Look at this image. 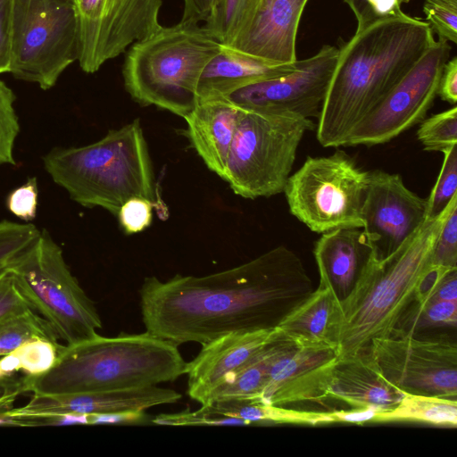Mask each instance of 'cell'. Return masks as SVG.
Returning <instances> with one entry per match:
<instances>
[{
	"label": "cell",
	"mask_w": 457,
	"mask_h": 457,
	"mask_svg": "<svg viewBox=\"0 0 457 457\" xmlns=\"http://www.w3.org/2000/svg\"><path fill=\"white\" fill-rule=\"evenodd\" d=\"M301 259L279 245L205 276L147 277L139 289L145 332L176 345L275 328L312 292Z\"/></svg>",
	"instance_id": "6da1fadb"
},
{
	"label": "cell",
	"mask_w": 457,
	"mask_h": 457,
	"mask_svg": "<svg viewBox=\"0 0 457 457\" xmlns=\"http://www.w3.org/2000/svg\"><path fill=\"white\" fill-rule=\"evenodd\" d=\"M430 26L404 14L379 21L338 48L317 139L345 146L352 129L409 72L435 42Z\"/></svg>",
	"instance_id": "7a4b0ae2"
},
{
	"label": "cell",
	"mask_w": 457,
	"mask_h": 457,
	"mask_svg": "<svg viewBox=\"0 0 457 457\" xmlns=\"http://www.w3.org/2000/svg\"><path fill=\"white\" fill-rule=\"evenodd\" d=\"M447 206L436 218H428L394 253L382 260L375 255L366 265L352 291L340 302L337 359L370 353L374 339L392 335L435 269L432 251Z\"/></svg>",
	"instance_id": "3957f363"
},
{
	"label": "cell",
	"mask_w": 457,
	"mask_h": 457,
	"mask_svg": "<svg viewBox=\"0 0 457 457\" xmlns=\"http://www.w3.org/2000/svg\"><path fill=\"white\" fill-rule=\"evenodd\" d=\"M178 345L145 332L106 337L98 334L60 347L54 366L23 376L24 394L56 395L157 386L185 374Z\"/></svg>",
	"instance_id": "277c9868"
},
{
	"label": "cell",
	"mask_w": 457,
	"mask_h": 457,
	"mask_svg": "<svg viewBox=\"0 0 457 457\" xmlns=\"http://www.w3.org/2000/svg\"><path fill=\"white\" fill-rule=\"evenodd\" d=\"M52 179L82 206L117 216L129 199L161 204L147 143L138 119L83 146L51 150L43 158Z\"/></svg>",
	"instance_id": "5b68a950"
},
{
	"label": "cell",
	"mask_w": 457,
	"mask_h": 457,
	"mask_svg": "<svg viewBox=\"0 0 457 457\" xmlns=\"http://www.w3.org/2000/svg\"><path fill=\"white\" fill-rule=\"evenodd\" d=\"M221 47L199 23L162 26L130 46L122 68L125 88L138 104L184 118L197 103L203 71Z\"/></svg>",
	"instance_id": "8992f818"
},
{
	"label": "cell",
	"mask_w": 457,
	"mask_h": 457,
	"mask_svg": "<svg viewBox=\"0 0 457 457\" xmlns=\"http://www.w3.org/2000/svg\"><path fill=\"white\" fill-rule=\"evenodd\" d=\"M32 309L67 345L93 337L102 328L95 303L67 265L61 247L46 230L7 269Z\"/></svg>",
	"instance_id": "52a82bcc"
},
{
	"label": "cell",
	"mask_w": 457,
	"mask_h": 457,
	"mask_svg": "<svg viewBox=\"0 0 457 457\" xmlns=\"http://www.w3.org/2000/svg\"><path fill=\"white\" fill-rule=\"evenodd\" d=\"M313 126L311 119L245 110L221 179L247 199L283 192L299 144Z\"/></svg>",
	"instance_id": "ba28073f"
},
{
	"label": "cell",
	"mask_w": 457,
	"mask_h": 457,
	"mask_svg": "<svg viewBox=\"0 0 457 457\" xmlns=\"http://www.w3.org/2000/svg\"><path fill=\"white\" fill-rule=\"evenodd\" d=\"M78 59L74 2L12 0L10 73L46 90Z\"/></svg>",
	"instance_id": "9c48e42d"
},
{
	"label": "cell",
	"mask_w": 457,
	"mask_h": 457,
	"mask_svg": "<svg viewBox=\"0 0 457 457\" xmlns=\"http://www.w3.org/2000/svg\"><path fill=\"white\" fill-rule=\"evenodd\" d=\"M368 171L361 170L343 150L307 157L287 179L284 193L291 214L312 231L363 226L361 209Z\"/></svg>",
	"instance_id": "30bf717a"
},
{
	"label": "cell",
	"mask_w": 457,
	"mask_h": 457,
	"mask_svg": "<svg viewBox=\"0 0 457 457\" xmlns=\"http://www.w3.org/2000/svg\"><path fill=\"white\" fill-rule=\"evenodd\" d=\"M451 46L437 39L409 72L352 129L345 146L386 143L420 123L437 96Z\"/></svg>",
	"instance_id": "8fae6325"
},
{
	"label": "cell",
	"mask_w": 457,
	"mask_h": 457,
	"mask_svg": "<svg viewBox=\"0 0 457 457\" xmlns=\"http://www.w3.org/2000/svg\"><path fill=\"white\" fill-rule=\"evenodd\" d=\"M379 371L404 394L457 400V345L447 337L390 336L371 342Z\"/></svg>",
	"instance_id": "7c38bea8"
},
{
	"label": "cell",
	"mask_w": 457,
	"mask_h": 457,
	"mask_svg": "<svg viewBox=\"0 0 457 457\" xmlns=\"http://www.w3.org/2000/svg\"><path fill=\"white\" fill-rule=\"evenodd\" d=\"M162 0H75L79 63L94 73L159 29Z\"/></svg>",
	"instance_id": "4fadbf2b"
},
{
	"label": "cell",
	"mask_w": 457,
	"mask_h": 457,
	"mask_svg": "<svg viewBox=\"0 0 457 457\" xmlns=\"http://www.w3.org/2000/svg\"><path fill=\"white\" fill-rule=\"evenodd\" d=\"M337 57L338 48L325 45L313 56L297 60L292 72L237 88L224 98L246 111L318 119Z\"/></svg>",
	"instance_id": "5bb4252c"
},
{
	"label": "cell",
	"mask_w": 457,
	"mask_h": 457,
	"mask_svg": "<svg viewBox=\"0 0 457 457\" xmlns=\"http://www.w3.org/2000/svg\"><path fill=\"white\" fill-rule=\"evenodd\" d=\"M361 219L363 231L378 259L403 246L428 219L427 199L403 183L401 175L380 170L368 171Z\"/></svg>",
	"instance_id": "9a60e30c"
},
{
	"label": "cell",
	"mask_w": 457,
	"mask_h": 457,
	"mask_svg": "<svg viewBox=\"0 0 457 457\" xmlns=\"http://www.w3.org/2000/svg\"><path fill=\"white\" fill-rule=\"evenodd\" d=\"M336 358L335 348L297 345L275 328L268 379L260 403L281 406L323 403L329 369Z\"/></svg>",
	"instance_id": "2e32d148"
},
{
	"label": "cell",
	"mask_w": 457,
	"mask_h": 457,
	"mask_svg": "<svg viewBox=\"0 0 457 457\" xmlns=\"http://www.w3.org/2000/svg\"><path fill=\"white\" fill-rule=\"evenodd\" d=\"M181 394L157 386L103 392L56 395H32L21 407H13L4 419L12 425L43 426L49 419L64 415H97L145 411L161 404L174 403Z\"/></svg>",
	"instance_id": "e0dca14e"
},
{
	"label": "cell",
	"mask_w": 457,
	"mask_h": 457,
	"mask_svg": "<svg viewBox=\"0 0 457 457\" xmlns=\"http://www.w3.org/2000/svg\"><path fill=\"white\" fill-rule=\"evenodd\" d=\"M274 334L275 328L234 332L202 345L198 354L185 366L187 395L207 405L223 382L262 350Z\"/></svg>",
	"instance_id": "ac0fdd59"
},
{
	"label": "cell",
	"mask_w": 457,
	"mask_h": 457,
	"mask_svg": "<svg viewBox=\"0 0 457 457\" xmlns=\"http://www.w3.org/2000/svg\"><path fill=\"white\" fill-rule=\"evenodd\" d=\"M307 2L260 0L248 22L227 46L277 63L295 62L298 26Z\"/></svg>",
	"instance_id": "d6986e66"
},
{
	"label": "cell",
	"mask_w": 457,
	"mask_h": 457,
	"mask_svg": "<svg viewBox=\"0 0 457 457\" xmlns=\"http://www.w3.org/2000/svg\"><path fill=\"white\" fill-rule=\"evenodd\" d=\"M404 393L386 380L370 353L332 362L326 387V401L343 403L351 409L378 411L394 408Z\"/></svg>",
	"instance_id": "ffe728a7"
},
{
	"label": "cell",
	"mask_w": 457,
	"mask_h": 457,
	"mask_svg": "<svg viewBox=\"0 0 457 457\" xmlns=\"http://www.w3.org/2000/svg\"><path fill=\"white\" fill-rule=\"evenodd\" d=\"M313 254L320 283L330 287L341 302L376 253L360 228H339L322 233L315 242Z\"/></svg>",
	"instance_id": "44dd1931"
},
{
	"label": "cell",
	"mask_w": 457,
	"mask_h": 457,
	"mask_svg": "<svg viewBox=\"0 0 457 457\" xmlns=\"http://www.w3.org/2000/svg\"><path fill=\"white\" fill-rule=\"evenodd\" d=\"M245 110L224 97L198 100L184 117L187 135L209 170L222 178Z\"/></svg>",
	"instance_id": "7402d4cb"
},
{
	"label": "cell",
	"mask_w": 457,
	"mask_h": 457,
	"mask_svg": "<svg viewBox=\"0 0 457 457\" xmlns=\"http://www.w3.org/2000/svg\"><path fill=\"white\" fill-rule=\"evenodd\" d=\"M296 62L277 63L222 45L199 79L197 101L224 97L245 86L287 75Z\"/></svg>",
	"instance_id": "603a6c76"
},
{
	"label": "cell",
	"mask_w": 457,
	"mask_h": 457,
	"mask_svg": "<svg viewBox=\"0 0 457 457\" xmlns=\"http://www.w3.org/2000/svg\"><path fill=\"white\" fill-rule=\"evenodd\" d=\"M339 316L340 302L330 287L320 283L275 328L297 345L337 351Z\"/></svg>",
	"instance_id": "cb8c5ba5"
},
{
	"label": "cell",
	"mask_w": 457,
	"mask_h": 457,
	"mask_svg": "<svg viewBox=\"0 0 457 457\" xmlns=\"http://www.w3.org/2000/svg\"><path fill=\"white\" fill-rule=\"evenodd\" d=\"M414 421L436 426H457V400L404 394L392 409L379 411L374 422Z\"/></svg>",
	"instance_id": "d4e9b609"
},
{
	"label": "cell",
	"mask_w": 457,
	"mask_h": 457,
	"mask_svg": "<svg viewBox=\"0 0 457 457\" xmlns=\"http://www.w3.org/2000/svg\"><path fill=\"white\" fill-rule=\"evenodd\" d=\"M273 338L246 364L223 382L213 393L208 404L232 400L260 402L268 379Z\"/></svg>",
	"instance_id": "484cf974"
},
{
	"label": "cell",
	"mask_w": 457,
	"mask_h": 457,
	"mask_svg": "<svg viewBox=\"0 0 457 457\" xmlns=\"http://www.w3.org/2000/svg\"><path fill=\"white\" fill-rule=\"evenodd\" d=\"M62 345L37 338L25 342L0 358V379L22 371L25 376H37L51 369Z\"/></svg>",
	"instance_id": "4316f807"
},
{
	"label": "cell",
	"mask_w": 457,
	"mask_h": 457,
	"mask_svg": "<svg viewBox=\"0 0 457 457\" xmlns=\"http://www.w3.org/2000/svg\"><path fill=\"white\" fill-rule=\"evenodd\" d=\"M37 338L54 343L60 340L52 326L34 310L0 319V357Z\"/></svg>",
	"instance_id": "83f0119b"
},
{
	"label": "cell",
	"mask_w": 457,
	"mask_h": 457,
	"mask_svg": "<svg viewBox=\"0 0 457 457\" xmlns=\"http://www.w3.org/2000/svg\"><path fill=\"white\" fill-rule=\"evenodd\" d=\"M260 0H214L204 27L228 46L248 22Z\"/></svg>",
	"instance_id": "f1b7e54d"
},
{
	"label": "cell",
	"mask_w": 457,
	"mask_h": 457,
	"mask_svg": "<svg viewBox=\"0 0 457 457\" xmlns=\"http://www.w3.org/2000/svg\"><path fill=\"white\" fill-rule=\"evenodd\" d=\"M457 301L415 302L406 311L391 336L416 335L436 327H456Z\"/></svg>",
	"instance_id": "f546056e"
},
{
	"label": "cell",
	"mask_w": 457,
	"mask_h": 457,
	"mask_svg": "<svg viewBox=\"0 0 457 457\" xmlns=\"http://www.w3.org/2000/svg\"><path fill=\"white\" fill-rule=\"evenodd\" d=\"M417 137L426 151L443 154L457 145V107L424 119L417 130Z\"/></svg>",
	"instance_id": "4dcf8cb0"
},
{
	"label": "cell",
	"mask_w": 457,
	"mask_h": 457,
	"mask_svg": "<svg viewBox=\"0 0 457 457\" xmlns=\"http://www.w3.org/2000/svg\"><path fill=\"white\" fill-rule=\"evenodd\" d=\"M457 145L444 153L442 167L427 199L428 218L439 216L452 198L457 195Z\"/></svg>",
	"instance_id": "1f68e13d"
},
{
	"label": "cell",
	"mask_w": 457,
	"mask_h": 457,
	"mask_svg": "<svg viewBox=\"0 0 457 457\" xmlns=\"http://www.w3.org/2000/svg\"><path fill=\"white\" fill-rule=\"evenodd\" d=\"M40 230L30 223L0 222V274L38 237Z\"/></svg>",
	"instance_id": "d6a6232c"
},
{
	"label": "cell",
	"mask_w": 457,
	"mask_h": 457,
	"mask_svg": "<svg viewBox=\"0 0 457 457\" xmlns=\"http://www.w3.org/2000/svg\"><path fill=\"white\" fill-rule=\"evenodd\" d=\"M436 268H457V195L450 201L432 251Z\"/></svg>",
	"instance_id": "836d02e7"
},
{
	"label": "cell",
	"mask_w": 457,
	"mask_h": 457,
	"mask_svg": "<svg viewBox=\"0 0 457 457\" xmlns=\"http://www.w3.org/2000/svg\"><path fill=\"white\" fill-rule=\"evenodd\" d=\"M12 90L0 80V164H14L13 146L20 126Z\"/></svg>",
	"instance_id": "e575fe53"
},
{
	"label": "cell",
	"mask_w": 457,
	"mask_h": 457,
	"mask_svg": "<svg viewBox=\"0 0 457 457\" xmlns=\"http://www.w3.org/2000/svg\"><path fill=\"white\" fill-rule=\"evenodd\" d=\"M423 12L438 39L457 43V0H424Z\"/></svg>",
	"instance_id": "d590c367"
},
{
	"label": "cell",
	"mask_w": 457,
	"mask_h": 457,
	"mask_svg": "<svg viewBox=\"0 0 457 457\" xmlns=\"http://www.w3.org/2000/svg\"><path fill=\"white\" fill-rule=\"evenodd\" d=\"M357 21L356 31L382 20L404 15L398 0H344Z\"/></svg>",
	"instance_id": "8d00e7d4"
},
{
	"label": "cell",
	"mask_w": 457,
	"mask_h": 457,
	"mask_svg": "<svg viewBox=\"0 0 457 457\" xmlns=\"http://www.w3.org/2000/svg\"><path fill=\"white\" fill-rule=\"evenodd\" d=\"M156 205L154 202L141 197L126 201L117 213L125 233H138L149 227L153 220V208Z\"/></svg>",
	"instance_id": "74e56055"
},
{
	"label": "cell",
	"mask_w": 457,
	"mask_h": 457,
	"mask_svg": "<svg viewBox=\"0 0 457 457\" xmlns=\"http://www.w3.org/2000/svg\"><path fill=\"white\" fill-rule=\"evenodd\" d=\"M37 182L30 178L23 185L13 189L7 196L8 210L16 217L29 221L33 220L37 209Z\"/></svg>",
	"instance_id": "f35d334b"
},
{
	"label": "cell",
	"mask_w": 457,
	"mask_h": 457,
	"mask_svg": "<svg viewBox=\"0 0 457 457\" xmlns=\"http://www.w3.org/2000/svg\"><path fill=\"white\" fill-rule=\"evenodd\" d=\"M153 423L172 426L248 425L247 422L240 419L208 416L198 410L174 414H161L154 418Z\"/></svg>",
	"instance_id": "ab89813d"
},
{
	"label": "cell",
	"mask_w": 457,
	"mask_h": 457,
	"mask_svg": "<svg viewBox=\"0 0 457 457\" xmlns=\"http://www.w3.org/2000/svg\"><path fill=\"white\" fill-rule=\"evenodd\" d=\"M33 310L20 293L9 270L0 274V319Z\"/></svg>",
	"instance_id": "60d3db41"
},
{
	"label": "cell",
	"mask_w": 457,
	"mask_h": 457,
	"mask_svg": "<svg viewBox=\"0 0 457 457\" xmlns=\"http://www.w3.org/2000/svg\"><path fill=\"white\" fill-rule=\"evenodd\" d=\"M12 0H0V74L10 72Z\"/></svg>",
	"instance_id": "b9f144b4"
},
{
	"label": "cell",
	"mask_w": 457,
	"mask_h": 457,
	"mask_svg": "<svg viewBox=\"0 0 457 457\" xmlns=\"http://www.w3.org/2000/svg\"><path fill=\"white\" fill-rule=\"evenodd\" d=\"M22 377L13 375L0 379V424L5 414L14 407L17 399L24 394Z\"/></svg>",
	"instance_id": "7bdbcfd3"
},
{
	"label": "cell",
	"mask_w": 457,
	"mask_h": 457,
	"mask_svg": "<svg viewBox=\"0 0 457 457\" xmlns=\"http://www.w3.org/2000/svg\"><path fill=\"white\" fill-rule=\"evenodd\" d=\"M437 96L442 100L455 104L457 102V58L448 60L443 69Z\"/></svg>",
	"instance_id": "ee69618b"
},
{
	"label": "cell",
	"mask_w": 457,
	"mask_h": 457,
	"mask_svg": "<svg viewBox=\"0 0 457 457\" xmlns=\"http://www.w3.org/2000/svg\"><path fill=\"white\" fill-rule=\"evenodd\" d=\"M214 0H183L182 21L199 23L209 18Z\"/></svg>",
	"instance_id": "f6af8a7d"
},
{
	"label": "cell",
	"mask_w": 457,
	"mask_h": 457,
	"mask_svg": "<svg viewBox=\"0 0 457 457\" xmlns=\"http://www.w3.org/2000/svg\"><path fill=\"white\" fill-rule=\"evenodd\" d=\"M379 411L371 408L334 410L330 411L334 422L362 424L374 422Z\"/></svg>",
	"instance_id": "bcb514c9"
},
{
	"label": "cell",
	"mask_w": 457,
	"mask_h": 457,
	"mask_svg": "<svg viewBox=\"0 0 457 457\" xmlns=\"http://www.w3.org/2000/svg\"><path fill=\"white\" fill-rule=\"evenodd\" d=\"M145 420V411H123L88 416L89 424H134Z\"/></svg>",
	"instance_id": "7dc6e473"
},
{
	"label": "cell",
	"mask_w": 457,
	"mask_h": 457,
	"mask_svg": "<svg viewBox=\"0 0 457 457\" xmlns=\"http://www.w3.org/2000/svg\"><path fill=\"white\" fill-rule=\"evenodd\" d=\"M410 0H398L399 4L402 5L403 4L408 3Z\"/></svg>",
	"instance_id": "c3c4849f"
},
{
	"label": "cell",
	"mask_w": 457,
	"mask_h": 457,
	"mask_svg": "<svg viewBox=\"0 0 457 457\" xmlns=\"http://www.w3.org/2000/svg\"><path fill=\"white\" fill-rule=\"evenodd\" d=\"M71 1L74 2L75 0H71Z\"/></svg>",
	"instance_id": "681fc988"
}]
</instances>
